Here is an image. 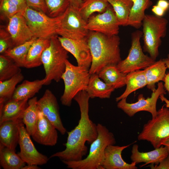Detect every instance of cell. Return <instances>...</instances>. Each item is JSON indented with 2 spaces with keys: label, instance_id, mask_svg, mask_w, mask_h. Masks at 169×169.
<instances>
[{
  "label": "cell",
  "instance_id": "6da1fadb",
  "mask_svg": "<svg viewBox=\"0 0 169 169\" xmlns=\"http://www.w3.org/2000/svg\"><path fill=\"white\" fill-rule=\"evenodd\" d=\"M90 97L85 90L79 93L74 99L78 104L80 112L78 125L67 132L65 149L52 155L50 158L57 157L62 161H78L83 158L87 152V142L90 144L97 138V125L90 118L89 115Z\"/></svg>",
  "mask_w": 169,
  "mask_h": 169
},
{
  "label": "cell",
  "instance_id": "7a4b0ae2",
  "mask_svg": "<svg viewBox=\"0 0 169 169\" xmlns=\"http://www.w3.org/2000/svg\"><path fill=\"white\" fill-rule=\"evenodd\" d=\"M92 57L89 69L90 75L98 74L105 66L117 64L121 59L118 35L109 36L89 31L87 36Z\"/></svg>",
  "mask_w": 169,
  "mask_h": 169
},
{
  "label": "cell",
  "instance_id": "3957f363",
  "mask_svg": "<svg viewBox=\"0 0 169 169\" xmlns=\"http://www.w3.org/2000/svg\"><path fill=\"white\" fill-rule=\"evenodd\" d=\"M98 135L91 144L89 152L84 159L78 161H62L67 167L72 169H102L105 151L109 145H115V139L113 133L104 125L97 124Z\"/></svg>",
  "mask_w": 169,
  "mask_h": 169
},
{
  "label": "cell",
  "instance_id": "277c9868",
  "mask_svg": "<svg viewBox=\"0 0 169 169\" xmlns=\"http://www.w3.org/2000/svg\"><path fill=\"white\" fill-rule=\"evenodd\" d=\"M58 36L55 34L50 37L49 45L42 55V62L45 73L44 85L49 84L52 80L59 81L65 69L68 52L62 45Z\"/></svg>",
  "mask_w": 169,
  "mask_h": 169
},
{
  "label": "cell",
  "instance_id": "5b68a950",
  "mask_svg": "<svg viewBox=\"0 0 169 169\" xmlns=\"http://www.w3.org/2000/svg\"><path fill=\"white\" fill-rule=\"evenodd\" d=\"M65 64V69L61 77L64 88L60 101L63 105L69 106L72 100L79 93L86 90L91 75L89 69L74 65L68 59L66 60Z\"/></svg>",
  "mask_w": 169,
  "mask_h": 169
},
{
  "label": "cell",
  "instance_id": "8992f818",
  "mask_svg": "<svg viewBox=\"0 0 169 169\" xmlns=\"http://www.w3.org/2000/svg\"><path fill=\"white\" fill-rule=\"evenodd\" d=\"M167 23L166 18L151 14H146L142 21L143 50L154 60L159 55L161 38L166 36Z\"/></svg>",
  "mask_w": 169,
  "mask_h": 169
},
{
  "label": "cell",
  "instance_id": "52a82bcc",
  "mask_svg": "<svg viewBox=\"0 0 169 169\" xmlns=\"http://www.w3.org/2000/svg\"><path fill=\"white\" fill-rule=\"evenodd\" d=\"M169 137V109L165 105L157 111V115L145 124L137 138L150 142L155 149Z\"/></svg>",
  "mask_w": 169,
  "mask_h": 169
},
{
  "label": "cell",
  "instance_id": "ba28073f",
  "mask_svg": "<svg viewBox=\"0 0 169 169\" xmlns=\"http://www.w3.org/2000/svg\"><path fill=\"white\" fill-rule=\"evenodd\" d=\"M87 22L81 16L78 9L70 5L59 16L55 34L60 36L77 39L87 36L89 31L86 26Z\"/></svg>",
  "mask_w": 169,
  "mask_h": 169
},
{
  "label": "cell",
  "instance_id": "9c48e42d",
  "mask_svg": "<svg viewBox=\"0 0 169 169\" xmlns=\"http://www.w3.org/2000/svg\"><path fill=\"white\" fill-rule=\"evenodd\" d=\"M142 36L141 31L137 30L131 34V46L128 56L121 60L117 66L122 73L127 74L131 72L144 69L155 62L143 53L140 43Z\"/></svg>",
  "mask_w": 169,
  "mask_h": 169
},
{
  "label": "cell",
  "instance_id": "30bf717a",
  "mask_svg": "<svg viewBox=\"0 0 169 169\" xmlns=\"http://www.w3.org/2000/svg\"><path fill=\"white\" fill-rule=\"evenodd\" d=\"M21 13L34 37L37 38H49L55 34L59 16L51 17L41 11L28 6Z\"/></svg>",
  "mask_w": 169,
  "mask_h": 169
},
{
  "label": "cell",
  "instance_id": "8fae6325",
  "mask_svg": "<svg viewBox=\"0 0 169 169\" xmlns=\"http://www.w3.org/2000/svg\"><path fill=\"white\" fill-rule=\"evenodd\" d=\"M166 90L163 83L159 82L157 88L152 91L151 97L145 99L142 94H140L137 101L132 103L127 102L126 98H123L118 101L117 106L130 117L139 111H146L151 113L152 118H154L157 113L156 105L158 99L161 94H166Z\"/></svg>",
  "mask_w": 169,
  "mask_h": 169
},
{
  "label": "cell",
  "instance_id": "7c38bea8",
  "mask_svg": "<svg viewBox=\"0 0 169 169\" xmlns=\"http://www.w3.org/2000/svg\"><path fill=\"white\" fill-rule=\"evenodd\" d=\"M120 25L115 13L110 4L104 12L91 15L87 22L86 28L89 31L106 35H118Z\"/></svg>",
  "mask_w": 169,
  "mask_h": 169
},
{
  "label": "cell",
  "instance_id": "4fadbf2b",
  "mask_svg": "<svg viewBox=\"0 0 169 169\" xmlns=\"http://www.w3.org/2000/svg\"><path fill=\"white\" fill-rule=\"evenodd\" d=\"M24 125L22 121L19 125L20 151L18 154L27 164L38 166L46 164L49 159L37 150Z\"/></svg>",
  "mask_w": 169,
  "mask_h": 169
},
{
  "label": "cell",
  "instance_id": "5bb4252c",
  "mask_svg": "<svg viewBox=\"0 0 169 169\" xmlns=\"http://www.w3.org/2000/svg\"><path fill=\"white\" fill-rule=\"evenodd\" d=\"M38 110L62 135L67 130L61 119L57 99L51 90L47 89L37 102Z\"/></svg>",
  "mask_w": 169,
  "mask_h": 169
},
{
  "label": "cell",
  "instance_id": "9a60e30c",
  "mask_svg": "<svg viewBox=\"0 0 169 169\" xmlns=\"http://www.w3.org/2000/svg\"><path fill=\"white\" fill-rule=\"evenodd\" d=\"M58 37L63 47L74 57L78 65L89 69L92 57L87 36L77 39Z\"/></svg>",
  "mask_w": 169,
  "mask_h": 169
},
{
  "label": "cell",
  "instance_id": "2e32d148",
  "mask_svg": "<svg viewBox=\"0 0 169 169\" xmlns=\"http://www.w3.org/2000/svg\"><path fill=\"white\" fill-rule=\"evenodd\" d=\"M6 30L10 36L13 47L23 44L34 37L21 12L8 19Z\"/></svg>",
  "mask_w": 169,
  "mask_h": 169
},
{
  "label": "cell",
  "instance_id": "e0dca14e",
  "mask_svg": "<svg viewBox=\"0 0 169 169\" xmlns=\"http://www.w3.org/2000/svg\"><path fill=\"white\" fill-rule=\"evenodd\" d=\"M57 130L39 110L36 131L32 136L34 140L40 144L53 146L57 142Z\"/></svg>",
  "mask_w": 169,
  "mask_h": 169
},
{
  "label": "cell",
  "instance_id": "ac0fdd59",
  "mask_svg": "<svg viewBox=\"0 0 169 169\" xmlns=\"http://www.w3.org/2000/svg\"><path fill=\"white\" fill-rule=\"evenodd\" d=\"M130 145L120 146L110 145L105 149L104 158L102 165V169H137L136 164L134 162L128 163L121 156L122 151Z\"/></svg>",
  "mask_w": 169,
  "mask_h": 169
},
{
  "label": "cell",
  "instance_id": "d6986e66",
  "mask_svg": "<svg viewBox=\"0 0 169 169\" xmlns=\"http://www.w3.org/2000/svg\"><path fill=\"white\" fill-rule=\"evenodd\" d=\"M22 121L20 119L0 123V144L15 151L18 144L19 125Z\"/></svg>",
  "mask_w": 169,
  "mask_h": 169
},
{
  "label": "cell",
  "instance_id": "ffe728a7",
  "mask_svg": "<svg viewBox=\"0 0 169 169\" xmlns=\"http://www.w3.org/2000/svg\"><path fill=\"white\" fill-rule=\"evenodd\" d=\"M166 148L161 146L160 147L147 152H141L139 151L138 146L134 144L132 147L130 158L132 162L136 164L144 162L141 167L149 164L158 165L169 154Z\"/></svg>",
  "mask_w": 169,
  "mask_h": 169
},
{
  "label": "cell",
  "instance_id": "44dd1931",
  "mask_svg": "<svg viewBox=\"0 0 169 169\" xmlns=\"http://www.w3.org/2000/svg\"><path fill=\"white\" fill-rule=\"evenodd\" d=\"M28 100H18L11 98L0 105V123L9 120L22 119L28 106Z\"/></svg>",
  "mask_w": 169,
  "mask_h": 169
},
{
  "label": "cell",
  "instance_id": "7402d4cb",
  "mask_svg": "<svg viewBox=\"0 0 169 169\" xmlns=\"http://www.w3.org/2000/svg\"><path fill=\"white\" fill-rule=\"evenodd\" d=\"M49 38H37L28 52L24 67L31 68L42 64V56L44 51L49 45Z\"/></svg>",
  "mask_w": 169,
  "mask_h": 169
},
{
  "label": "cell",
  "instance_id": "603a6c76",
  "mask_svg": "<svg viewBox=\"0 0 169 169\" xmlns=\"http://www.w3.org/2000/svg\"><path fill=\"white\" fill-rule=\"evenodd\" d=\"M115 88L102 81L98 74H91L86 91L90 98H109Z\"/></svg>",
  "mask_w": 169,
  "mask_h": 169
},
{
  "label": "cell",
  "instance_id": "cb8c5ba5",
  "mask_svg": "<svg viewBox=\"0 0 169 169\" xmlns=\"http://www.w3.org/2000/svg\"><path fill=\"white\" fill-rule=\"evenodd\" d=\"M98 74L100 79L115 89L126 85L127 74L121 72L118 68L117 64H112L105 66Z\"/></svg>",
  "mask_w": 169,
  "mask_h": 169
},
{
  "label": "cell",
  "instance_id": "d4e9b609",
  "mask_svg": "<svg viewBox=\"0 0 169 169\" xmlns=\"http://www.w3.org/2000/svg\"><path fill=\"white\" fill-rule=\"evenodd\" d=\"M167 69L164 62L160 59L144 69L148 89L153 91L156 89V83L163 81Z\"/></svg>",
  "mask_w": 169,
  "mask_h": 169
},
{
  "label": "cell",
  "instance_id": "484cf974",
  "mask_svg": "<svg viewBox=\"0 0 169 169\" xmlns=\"http://www.w3.org/2000/svg\"><path fill=\"white\" fill-rule=\"evenodd\" d=\"M133 3L129 16L127 26L138 29L142 26L145 11L152 4L151 0H130Z\"/></svg>",
  "mask_w": 169,
  "mask_h": 169
},
{
  "label": "cell",
  "instance_id": "4316f807",
  "mask_svg": "<svg viewBox=\"0 0 169 169\" xmlns=\"http://www.w3.org/2000/svg\"><path fill=\"white\" fill-rule=\"evenodd\" d=\"M44 79L33 81L25 80L16 88L12 99L21 100L33 97L44 85Z\"/></svg>",
  "mask_w": 169,
  "mask_h": 169
},
{
  "label": "cell",
  "instance_id": "83f0119b",
  "mask_svg": "<svg viewBox=\"0 0 169 169\" xmlns=\"http://www.w3.org/2000/svg\"><path fill=\"white\" fill-rule=\"evenodd\" d=\"M126 85L125 90L120 96L116 98V101L118 102L123 98H127L132 93L146 86L144 70H138L127 74Z\"/></svg>",
  "mask_w": 169,
  "mask_h": 169
},
{
  "label": "cell",
  "instance_id": "f1b7e54d",
  "mask_svg": "<svg viewBox=\"0 0 169 169\" xmlns=\"http://www.w3.org/2000/svg\"><path fill=\"white\" fill-rule=\"evenodd\" d=\"M37 97H34L28 101V106L25 110L22 118L26 129L30 136L34 133L36 128L39 110L37 105Z\"/></svg>",
  "mask_w": 169,
  "mask_h": 169
},
{
  "label": "cell",
  "instance_id": "f546056e",
  "mask_svg": "<svg viewBox=\"0 0 169 169\" xmlns=\"http://www.w3.org/2000/svg\"><path fill=\"white\" fill-rule=\"evenodd\" d=\"M15 151L0 144V164L4 169H21L25 163Z\"/></svg>",
  "mask_w": 169,
  "mask_h": 169
},
{
  "label": "cell",
  "instance_id": "4dcf8cb0",
  "mask_svg": "<svg viewBox=\"0 0 169 169\" xmlns=\"http://www.w3.org/2000/svg\"><path fill=\"white\" fill-rule=\"evenodd\" d=\"M79 11L82 18L87 22L94 13L104 12L110 4L106 0H82Z\"/></svg>",
  "mask_w": 169,
  "mask_h": 169
},
{
  "label": "cell",
  "instance_id": "1f68e13d",
  "mask_svg": "<svg viewBox=\"0 0 169 169\" xmlns=\"http://www.w3.org/2000/svg\"><path fill=\"white\" fill-rule=\"evenodd\" d=\"M37 38L34 37L23 44L9 48L3 54L12 59L20 67H24L29 49Z\"/></svg>",
  "mask_w": 169,
  "mask_h": 169
},
{
  "label": "cell",
  "instance_id": "d6a6232c",
  "mask_svg": "<svg viewBox=\"0 0 169 169\" xmlns=\"http://www.w3.org/2000/svg\"><path fill=\"white\" fill-rule=\"evenodd\" d=\"M112 7L120 26H127L132 2L130 0H106Z\"/></svg>",
  "mask_w": 169,
  "mask_h": 169
},
{
  "label": "cell",
  "instance_id": "836d02e7",
  "mask_svg": "<svg viewBox=\"0 0 169 169\" xmlns=\"http://www.w3.org/2000/svg\"><path fill=\"white\" fill-rule=\"evenodd\" d=\"M24 78L21 72L8 79L0 81V105L12 98L17 85L22 81Z\"/></svg>",
  "mask_w": 169,
  "mask_h": 169
},
{
  "label": "cell",
  "instance_id": "e575fe53",
  "mask_svg": "<svg viewBox=\"0 0 169 169\" xmlns=\"http://www.w3.org/2000/svg\"><path fill=\"white\" fill-rule=\"evenodd\" d=\"M21 72L20 67L10 58L0 55V81L8 79Z\"/></svg>",
  "mask_w": 169,
  "mask_h": 169
},
{
  "label": "cell",
  "instance_id": "d590c367",
  "mask_svg": "<svg viewBox=\"0 0 169 169\" xmlns=\"http://www.w3.org/2000/svg\"><path fill=\"white\" fill-rule=\"evenodd\" d=\"M47 13L51 17L62 14L70 5L69 0H44Z\"/></svg>",
  "mask_w": 169,
  "mask_h": 169
},
{
  "label": "cell",
  "instance_id": "8d00e7d4",
  "mask_svg": "<svg viewBox=\"0 0 169 169\" xmlns=\"http://www.w3.org/2000/svg\"><path fill=\"white\" fill-rule=\"evenodd\" d=\"M1 13L8 19L20 11L11 0H0Z\"/></svg>",
  "mask_w": 169,
  "mask_h": 169
},
{
  "label": "cell",
  "instance_id": "74e56055",
  "mask_svg": "<svg viewBox=\"0 0 169 169\" xmlns=\"http://www.w3.org/2000/svg\"><path fill=\"white\" fill-rule=\"evenodd\" d=\"M13 47L10 36L7 30L1 28L0 31V53L2 54L10 48Z\"/></svg>",
  "mask_w": 169,
  "mask_h": 169
},
{
  "label": "cell",
  "instance_id": "f35d334b",
  "mask_svg": "<svg viewBox=\"0 0 169 169\" xmlns=\"http://www.w3.org/2000/svg\"><path fill=\"white\" fill-rule=\"evenodd\" d=\"M28 6L47 13V9L44 0H26Z\"/></svg>",
  "mask_w": 169,
  "mask_h": 169
},
{
  "label": "cell",
  "instance_id": "ab89813d",
  "mask_svg": "<svg viewBox=\"0 0 169 169\" xmlns=\"http://www.w3.org/2000/svg\"><path fill=\"white\" fill-rule=\"evenodd\" d=\"M149 166L151 169H169V154L158 165L151 164Z\"/></svg>",
  "mask_w": 169,
  "mask_h": 169
},
{
  "label": "cell",
  "instance_id": "60d3db41",
  "mask_svg": "<svg viewBox=\"0 0 169 169\" xmlns=\"http://www.w3.org/2000/svg\"><path fill=\"white\" fill-rule=\"evenodd\" d=\"M11 1L17 7L21 13L28 6L26 0H11Z\"/></svg>",
  "mask_w": 169,
  "mask_h": 169
},
{
  "label": "cell",
  "instance_id": "b9f144b4",
  "mask_svg": "<svg viewBox=\"0 0 169 169\" xmlns=\"http://www.w3.org/2000/svg\"><path fill=\"white\" fill-rule=\"evenodd\" d=\"M151 11L155 15L161 17H162L166 12L157 5L153 6Z\"/></svg>",
  "mask_w": 169,
  "mask_h": 169
},
{
  "label": "cell",
  "instance_id": "7bdbcfd3",
  "mask_svg": "<svg viewBox=\"0 0 169 169\" xmlns=\"http://www.w3.org/2000/svg\"><path fill=\"white\" fill-rule=\"evenodd\" d=\"M156 5L165 12L167 10L169 7V3L166 0H159Z\"/></svg>",
  "mask_w": 169,
  "mask_h": 169
},
{
  "label": "cell",
  "instance_id": "ee69618b",
  "mask_svg": "<svg viewBox=\"0 0 169 169\" xmlns=\"http://www.w3.org/2000/svg\"><path fill=\"white\" fill-rule=\"evenodd\" d=\"M70 5L74 7L79 9L81 4L82 0H69Z\"/></svg>",
  "mask_w": 169,
  "mask_h": 169
},
{
  "label": "cell",
  "instance_id": "f6af8a7d",
  "mask_svg": "<svg viewBox=\"0 0 169 169\" xmlns=\"http://www.w3.org/2000/svg\"><path fill=\"white\" fill-rule=\"evenodd\" d=\"M163 82H164V87L169 93V73L166 74Z\"/></svg>",
  "mask_w": 169,
  "mask_h": 169
},
{
  "label": "cell",
  "instance_id": "bcb514c9",
  "mask_svg": "<svg viewBox=\"0 0 169 169\" xmlns=\"http://www.w3.org/2000/svg\"><path fill=\"white\" fill-rule=\"evenodd\" d=\"M159 98L162 102L165 103V106L169 109V100L165 97L164 94H161L159 96Z\"/></svg>",
  "mask_w": 169,
  "mask_h": 169
},
{
  "label": "cell",
  "instance_id": "7dc6e473",
  "mask_svg": "<svg viewBox=\"0 0 169 169\" xmlns=\"http://www.w3.org/2000/svg\"><path fill=\"white\" fill-rule=\"evenodd\" d=\"M40 167L38 165L33 164H27L24 166L21 169H39Z\"/></svg>",
  "mask_w": 169,
  "mask_h": 169
},
{
  "label": "cell",
  "instance_id": "c3c4849f",
  "mask_svg": "<svg viewBox=\"0 0 169 169\" xmlns=\"http://www.w3.org/2000/svg\"><path fill=\"white\" fill-rule=\"evenodd\" d=\"M161 145L162 146H164L166 148L169 154V137L162 141L161 143Z\"/></svg>",
  "mask_w": 169,
  "mask_h": 169
},
{
  "label": "cell",
  "instance_id": "681fc988",
  "mask_svg": "<svg viewBox=\"0 0 169 169\" xmlns=\"http://www.w3.org/2000/svg\"><path fill=\"white\" fill-rule=\"evenodd\" d=\"M165 63L167 69H169V54L167 55V57L162 59Z\"/></svg>",
  "mask_w": 169,
  "mask_h": 169
},
{
  "label": "cell",
  "instance_id": "f907efd6",
  "mask_svg": "<svg viewBox=\"0 0 169 169\" xmlns=\"http://www.w3.org/2000/svg\"><path fill=\"white\" fill-rule=\"evenodd\" d=\"M168 2H169V0H168Z\"/></svg>",
  "mask_w": 169,
  "mask_h": 169
}]
</instances>
